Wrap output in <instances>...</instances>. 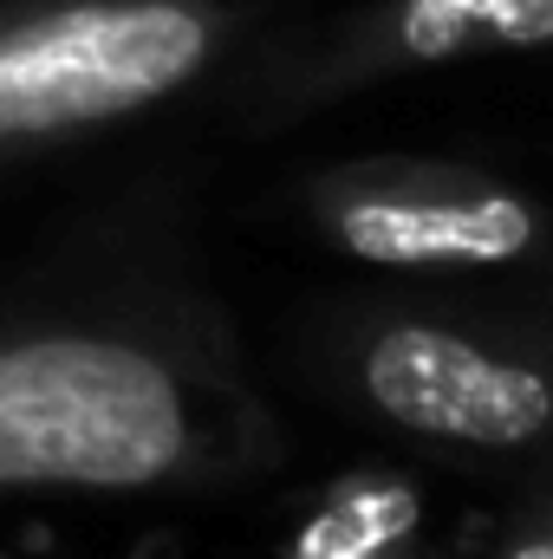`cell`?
I'll list each match as a JSON object with an SVG mask.
<instances>
[{"mask_svg":"<svg viewBox=\"0 0 553 559\" xmlns=\"http://www.w3.org/2000/svg\"><path fill=\"white\" fill-rule=\"evenodd\" d=\"M274 455L235 325L189 286L0 293V495L215 488Z\"/></svg>","mask_w":553,"mask_h":559,"instance_id":"6da1fadb","label":"cell"},{"mask_svg":"<svg viewBox=\"0 0 553 559\" xmlns=\"http://www.w3.org/2000/svg\"><path fill=\"white\" fill-rule=\"evenodd\" d=\"M326 384L436 455L528 462L553 449L548 299H385L319 332Z\"/></svg>","mask_w":553,"mask_h":559,"instance_id":"7a4b0ae2","label":"cell"},{"mask_svg":"<svg viewBox=\"0 0 553 559\" xmlns=\"http://www.w3.org/2000/svg\"><path fill=\"white\" fill-rule=\"evenodd\" d=\"M274 0H0V163L118 131L215 79Z\"/></svg>","mask_w":553,"mask_h":559,"instance_id":"3957f363","label":"cell"},{"mask_svg":"<svg viewBox=\"0 0 553 559\" xmlns=\"http://www.w3.org/2000/svg\"><path fill=\"white\" fill-rule=\"evenodd\" d=\"M319 248L365 274L423 286L553 280V209L521 176L469 156L378 150L319 163L293 189Z\"/></svg>","mask_w":553,"mask_h":559,"instance_id":"277c9868","label":"cell"},{"mask_svg":"<svg viewBox=\"0 0 553 559\" xmlns=\"http://www.w3.org/2000/svg\"><path fill=\"white\" fill-rule=\"evenodd\" d=\"M553 46V0H358L339 20L261 59L248 105L261 124H293L319 105L475 66L495 52Z\"/></svg>","mask_w":553,"mask_h":559,"instance_id":"5b68a950","label":"cell"},{"mask_svg":"<svg viewBox=\"0 0 553 559\" xmlns=\"http://www.w3.org/2000/svg\"><path fill=\"white\" fill-rule=\"evenodd\" d=\"M430 488L404 468H345L280 534L274 559H416Z\"/></svg>","mask_w":553,"mask_h":559,"instance_id":"8992f818","label":"cell"},{"mask_svg":"<svg viewBox=\"0 0 553 559\" xmlns=\"http://www.w3.org/2000/svg\"><path fill=\"white\" fill-rule=\"evenodd\" d=\"M482 559H553V488H541L534 501H521V508L502 521L495 547Z\"/></svg>","mask_w":553,"mask_h":559,"instance_id":"52a82bcc","label":"cell"},{"mask_svg":"<svg viewBox=\"0 0 553 559\" xmlns=\"http://www.w3.org/2000/svg\"><path fill=\"white\" fill-rule=\"evenodd\" d=\"M0 559H7V554H0Z\"/></svg>","mask_w":553,"mask_h":559,"instance_id":"ba28073f","label":"cell"}]
</instances>
